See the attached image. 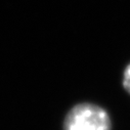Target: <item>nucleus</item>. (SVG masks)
I'll return each mask as SVG.
<instances>
[{
    "mask_svg": "<svg viewBox=\"0 0 130 130\" xmlns=\"http://www.w3.org/2000/svg\"><path fill=\"white\" fill-rule=\"evenodd\" d=\"M63 130H111V120L103 108L80 104L67 115Z\"/></svg>",
    "mask_w": 130,
    "mask_h": 130,
    "instance_id": "1",
    "label": "nucleus"
},
{
    "mask_svg": "<svg viewBox=\"0 0 130 130\" xmlns=\"http://www.w3.org/2000/svg\"><path fill=\"white\" fill-rule=\"evenodd\" d=\"M123 86L130 93V63L126 67L123 75Z\"/></svg>",
    "mask_w": 130,
    "mask_h": 130,
    "instance_id": "2",
    "label": "nucleus"
}]
</instances>
